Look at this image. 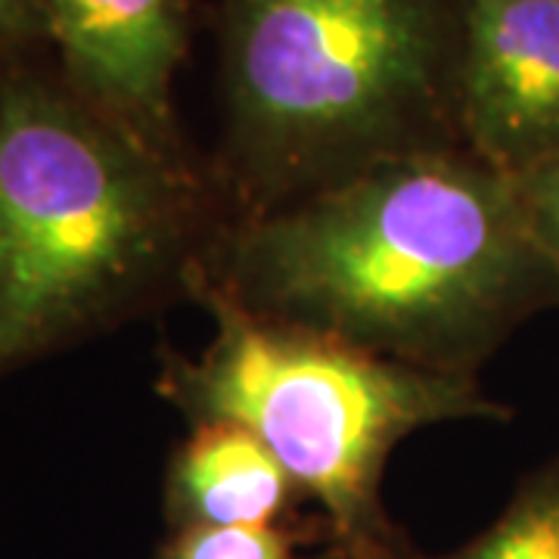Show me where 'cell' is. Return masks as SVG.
<instances>
[{"label":"cell","instance_id":"obj_4","mask_svg":"<svg viewBox=\"0 0 559 559\" xmlns=\"http://www.w3.org/2000/svg\"><path fill=\"white\" fill-rule=\"evenodd\" d=\"M215 333L197 358L165 355L159 392L193 423H237L314 503L326 538L377 559H417L382 507L392 451L457 419H507L476 377L423 370L340 340L261 320L187 283Z\"/></svg>","mask_w":559,"mask_h":559},{"label":"cell","instance_id":"obj_5","mask_svg":"<svg viewBox=\"0 0 559 559\" xmlns=\"http://www.w3.org/2000/svg\"><path fill=\"white\" fill-rule=\"evenodd\" d=\"M460 143L510 178L559 159V0H460Z\"/></svg>","mask_w":559,"mask_h":559},{"label":"cell","instance_id":"obj_8","mask_svg":"<svg viewBox=\"0 0 559 559\" xmlns=\"http://www.w3.org/2000/svg\"><path fill=\"white\" fill-rule=\"evenodd\" d=\"M439 559H559V457L528 473L488 528Z\"/></svg>","mask_w":559,"mask_h":559},{"label":"cell","instance_id":"obj_9","mask_svg":"<svg viewBox=\"0 0 559 559\" xmlns=\"http://www.w3.org/2000/svg\"><path fill=\"white\" fill-rule=\"evenodd\" d=\"M326 538L320 520L283 525H187L168 528V538L150 559H299L308 544Z\"/></svg>","mask_w":559,"mask_h":559},{"label":"cell","instance_id":"obj_6","mask_svg":"<svg viewBox=\"0 0 559 559\" xmlns=\"http://www.w3.org/2000/svg\"><path fill=\"white\" fill-rule=\"evenodd\" d=\"M79 97L171 146V81L187 53L190 0H38Z\"/></svg>","mask_w":559,"mask_h":559},{"label":"cell","instance_id":"obj_12","mask_svg":"<svg viewBox=\"0 0 559 559\" xmlns=\"http://www.w3.org/2000/svg\"><path fill=\"white\" fill-rule=\"evenodd\" d=\"M299 559H377L360 554V550H352V547H342L336 540H323L318 550H305Z\"/></svg>","mask_w":559,"mask_h":559},{"label":"cell","instance_id":"obj_1","mask_svg":"<svg viewBox=\"0 0 559 559\" xmlns=\"http://www.w3.org/2000/svg\"><path fill=\"white\" fill-rule=\"evenodd\" d=\"M187 283L261 320L463 377L559 305L520 183L463 143L246 212L205 240Z\"/></svg>","mask_w":559,"mask_h":559},{"label":"cell","instance_id":"obj_7","mask_svg":"<svg viewBox=\"0 0 559 559\" xmlns=\"http://www.w3.org/2000/svg\"><path fill=\"white\" fill-rule=\"evenodd\" d=\"M301 491L267 444L237 423H193L165 473L168 528L283 525Z\"/></svg>","mask_w":559,"mask_h":559},{"label":"cell","instance_id":"obj_3","mask_svg":"<svg viewBox=\"0 0 559 559\" xmlns=\"http://www.w3.org/2000/svg\"><path fill=\"white\" fill-rule=\"evenodd\" d=\"M457 38L441 0H221L227 175L246 212L448 146Z\"/></svg>","mask_w":559,"mask_h":559},{"label":"cell","instance_id":"obj_11","mask_svg":"<svg viewBox=\"0 0 559 559\" xmlns=\"http://www.w3.org/2000/svg\"><path fill=\"white\" fill-rule=\"evenodd\" d=\"M47 38V20L38 0H0V50Z\"/></svg>","mask_w":559,"mask_h":559},{"label":"cell","instance_id":"obj_10","mask_svg":"<svg viewBox=\"0 0 559 559\" xmlns=\"http://www.w3.org/2000/svg\"><path fill=\"white\" fill-rule=\"evenodd\" d=\"M528 221L559 274V159L516 178Z\"/></svg>","mask_w":559,"mask_h":559},{"label":"cell","instance_id":"obj_2","mask_svg":"<svg viewBox=\"0 0 559 559\" xmlns=\"http://www.w3.org/2000/svg\"><path fill=\"white\" fill-rule=\"evenodd\" d=\"M205 240L175 150L38 79L0 87V373L183 289Z\"/></svg>","mask_w":559,"mask_h":559}]
</instances>
